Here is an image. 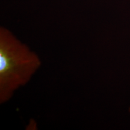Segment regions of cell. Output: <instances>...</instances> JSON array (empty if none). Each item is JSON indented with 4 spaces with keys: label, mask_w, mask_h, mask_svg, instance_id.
<instances>
[{
    "label": "cell",
    "mask_w": 130,
    "mask_h": 130,
    "mask_svg": "<svg viewBox=\"0 0 130 130\" xmlns=\"http://www.w3.org/2000/svg\"><path fill=\"white\" fill-rule=\"evenodd\" d=\"M42 66L39 55L9 29L0 27V104L12 99Z\"/></svg>",
    "instance_id": "1"
},
{
    "label": "cell",
    "mask_w": 130,
    "mask_h": 130,
    "mask_svg": "<svg viewBox=\"0 0 130 130\" xmlns=\"http://www.w3.org/2000/svg\"><path fill=\"white\" fill-rule=\"evenodd\" d=\"M129 112H130V108H129Z\"/></svg>",
    "instance_id": "2"
}]
</instances>
